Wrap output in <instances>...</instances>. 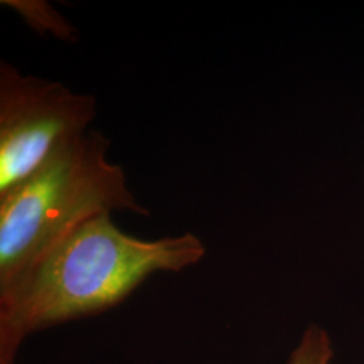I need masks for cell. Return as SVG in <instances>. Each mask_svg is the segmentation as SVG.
<instances>
[{
  "label": "cell",
  "mask_w": 364,
  "mask_h": 364,
  "mask_svg": "<svg viewBox=\"0 0 364 364\" xmlns=\"http://www.w3.org/2000/svg\"><path fill=\"white\" fill-rule=\"evenodd\" d=\"M111 215L75 228L0 304V364H15L30 335L107 312L153 274L180 273L205 257L197 235L142 240L122 231Z\"/></svg>",
  "instance_id": "obj_1"
},
{
  "label": "cell",
  "mask_w": 364,
  "mask_h": 364,
  "mask_svg": "<svg viewBox=\"0 0 364 364\" xmlns=\"http://www.w3.org/2000/svg\"><path fill=\"white\" fill-rule=\"evenodd\" d=\"M109 144L99 131L72 138L0 197V304L84 221L105 212L150 215L108 159Z\"/></svg>",
  "instance_id": "obj_2"
},
{
  "label": "cell",
  "mask_w": 364,
  "mask_h": 364,
  "mask_svg": "<svg viewBox=\"0 0 364 364\" xmlns=\"http://www.w3.org/2000/svg\"><path fill=\"white\" fill-rule=\"evenodd\" d=\"M96 97L0 63V197L69 139L88 131Z\"/></svg>",
  "instance_id": "obj_3"
},
{
  "label": "cell",
  "mask_w": 364,
  "mask_h": 364,
  "mask_svg": "<svg viewBox=\"0 0 364 364\" xmlns=\"http://www.w3.org/2000/svg\"><path fill=\"white\" fill-rule=\"evenodd\" d=\"M3 3L21 14L27 25L39 33H50L54 37L65 41L76 38V30L46 1L6 0Z\"/></svg>",
  "instance_id": "obj_4"
},
{
  "label": "cell",
  "mask_w": 364,
  "mask_h": 364,
  "mask_svg": "<svg viewBox=\"0 0 364 364\" xmlns=\"http://www.w3.org/2000/svg\"><path fill=\"white\" fill-rule=\"evenodd\" d=\"M332 346L326 331L311 326L304 333L299 347L291 352L287 364H329Z\"/></svg>",
  "instance_id": "obj_5"
}]
</instances>
